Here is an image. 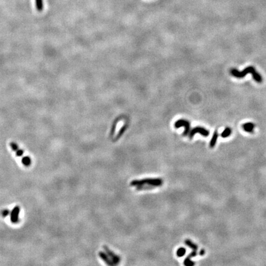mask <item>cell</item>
Here are the masks:
<instances>
[{
  "label": "cell",
  "instance_id": "18",
  "mask_svg": "<svg viewBox=\"0 0 266 266\" xmlns=\"http://www.w3.org/2000/svg\"><path fill=\"white\" fill-rule=\"evenodd\" d=\"M9 211L8 210H4L3 212V216L4 217H6L7 216V215H8L9 214Z\"/></svg>",
  "mask_w": 266,
  "mask_h": 266
},
{
  "label": "cell",
  "instance_id": "13",
  "mask_svg": "<svg viewBox=\"0 0 266 266\" xmlns=\"http://www.w3.org/2000/svg\"><path fill=\"white\" fill-rule=\"evenodd\" d=\"M186 249H185L184 248H180L177 249V251L176 252V254L177 256L180 257L184 256L185 255V254H186Z\"/></svg>",
  "mask_w": 266,
  "mask_h": 266
},
{
  "label": "cell",
  "instance_id": "2",
  "mask_svg": "<svg viewBox=\"0 0 266 266\" xmlns=\"http://www.w3.org/2000/svg\"><path fill=\"white\" fill-rule=\"evenodd\" d=\"M163 181L161 179H144L142 180H134L131 181V186H137L141 185L147 184L149 186H153L154 187L160 186L162 185Z\"/></svg>",
  "mask_w": 266,
  "mask_h": 266
},
{
  "label": "cell",
  "instance_id": "7",
  "mask_svg": "<svg viewBox=\"0 0 266 266\" xmlns=\"http://www.w3.org/2000/svg\"><path fill=\"white\" fill-rule=\"evenodd\" d=\"M99 255L100 256V257L101 258V259L105 262V263L107 264V265H115L114 263H113V262L112 261V259H111L109 258V257L108 256V255H107V254L105 253H104L102 251H101V252H99Z\"/></svg>",
  "mask_w": 266,
  "mask_h": 266
},
{
  "label": "cell",
  "instance_id": "10",
  "mask_svg": "<svg viewBox=\"0 0 266 266\" xmlns=\"http://www.w3.org/2000/svg\"><path fill=\"white\" fill-rule=\"evenodd\" d=\"M185 243H186V245H187L188 247L192 249L193 250H195V251H196L198 249V246L196 244H195L194 243H193L191 240H185Z\"/></svg>",
  "mask_w": 266,
  "mask_h": 266
},
{
  "label": "cell",
  "instance_id": "17",
  "mask_svg": "<svg viewBox=\"0 0 266 266\" xmlns=\"http://www.w3.org/2000/svg\"><path fill=\"white\" fill-rule=\"evenodd\" d=\"M15 153H16L17 155L19 157H21L23 155V151L19 148H18V149L16 150V151H15Z\"/></svg>",
  "mask_w": 266,
  "mask_h": 266
},
{
  "label": "cell",
  "instance_id": "4",
  "mask_svg": "<svg viewBox=\"0 0 266 266\" xmlns=\"http://www.w3.org/2000/svg\"><path fill=\"white\" fill-rule=\"evenodd\" d=\"M176 128H179L181 126H184L185 128V131L184 132V136H187L189 133L190 131V123L185 119H179L175 123L174 125Z\"/></svg>",
  "mask_w": 266,
  "mask_h": 266
},
{
  "label": "cell",
  "instance_id": "8",
  "mask_svg": "<svg viewBox=\"0 0 266 266\" xmlns=\"http://www.w3.org/2000/svg\"><path fill=\"white\" fill-rule=\"evenodd\" d=\"M254 125L253 123H246L242 125L243 129L246 132L248 133H253L254 128Z\"/></svg>",
  "mask_w": 266,
  "mask_h": 266
},
{
  "label": "cell",
  "instance_id": "3",
  "mask_svg": "<svg viewBox=\"0 0 266 266\" xmlns=\"http://www.w3.org/2000/svg\"><path fill=\"white\" fill-rule=\"evenodd\" d=\"M196 133H200V134H202V136H205V137L208 136H209V134H210L209 131L206 129L205 128H203V127L198 126V127H195V128H193L191 130V131H190V133L189 134L190 138L192 139L193 137L194 136V135L195 134H196Z\"/></svg>",
  "mask_w": 266,
  "mask_h": 266
},
{
  "label": "cell",
  "instance_id": "9",
  "mask_svg": "<svg viewBox=\"0 0 266 266\" xmlns=\"http://www.w3.org/2000/svg\"><path fill=\"white\" fill-rule=\"evenodd\" d=\"M218 133L217 131H215L213 135V137H212L211 138V139L210 141V147L211 148H213L214 146L216 145V142H217V141H218Z\"/></svg>",
  "mask_w": 266,
  "mask_h": 266
},
{
  "label": "cell",
  "instance_id": "19",
  "mask_svg": "<svg viewBox=\"0 0 266 266\" xmlns=\"http://www.w3.org/2000/svg\"><path fill=\"white\" fill-rule=\"evenodd\" d=\"M205 250H204V249H202L201 251H200V255H201V256H203V255H204V254H205Z\"/></svg>",
  "mask_w": 266,
  "mask_h": 266
},
{
  "label": "cell",
  "instance_id": "11",
  "mask_svg": "<svg viewBox=\"0 0 266 266\" xmlns=\"http://www.w3.org/2000/svg\"><path fill=\"white\" fill-rule=\"evenodd\" d=\"M231 133H232V129H231V128H229V127H227V128H226V129L223 131L221 136L223 138H226L229 137L231 134Z\"/></svg>",
  "mask_w": 266,
  "mask_h": 266
},
{
  "label": "cell",
  "instance_id": "15",
  "mask_svg": "<svg viewBox=\"0 0 266 266\" xmlns=\"http://www.w3.org/2000/svg\"><path fill=\"white\" fill-rule=\"evenodd\" d=\"M22 163L25 166H29L31 165V159L29 157H24L22 159Z\"/></svg>",
  "mask_w": 266,
  "mask_h": 266
},
{
  "label": "cell",
  "instance_id": "1",
  "mask_svg": "<svg viewBox=\"0 0 266 266\" xmlns=\"http://www.w3.org/2000/svg\"><path fill=\"white\" fill-rule=\"evenodd\" d=\"M249 73L251 74L253 77V79L255 80L256 82L258 83H261L263 82V77H262V76L259 73L256 72V69L252 66H249L247 68H246L245 70L242 72H239L235 68H232L230 70L231 75L236 77V78H243L246 75H247Z\"/></svg>",
  "mask_w": 266,
  "mask_h": 266
},
{
  "label": "cell",
  "instance_id": "16",
  "mask_svg": "<svg viewBox=\"0 0 266 266\" xmlns=\"http://www.w3.org/2000/svg\"><path fill=\"white\" fill-rule=\"evenodd\" d=\"M155 188L154 186H142V185L141 186H137L136 187V189L141 190H150V189H152V188Z\"/></svg>",
  "mask_w": 266,
  "mask_h": 266
},
{
  "label": "cell",
  "instance_id": "14",
  "mask_svg": "<svg viewBox=\"0 0 266 266\" xmlns=\"http://www.w3.org/2000/svg\"><path fill=\"white\" fill-rule=\"evenodd\" d=\"M190 259H191L190 257L187 256L184 260V264L185 265H186V266H193V265H194L195 263H194V262H193L192 261H191Z\"/></svg>",
  "mask_w": 266,
  "mask_h": 266
},
{
  "label": "cell",
  "instance_id": "12",
  "mask_svg": "<svg viewBox=\"0 0 266 266\" xmlns=\"http://www.w3.org/2000/svg\"><path fill=\"white\" fill-rule=\"evenodd\" d=\"M36 7L37 10L41 12L43 9V1L42 0H36Z\"/></svg>",
  "mask_w": 266,
  "mask_h": 266
},
{
  "label": "cell",
  "instance_id": "5",
  "mask_svg": "<svg viewBox=\"0 0 266 266\" xmlns=\"http://www.w3.org/2000/svg\"><path fill=\"white\" fill-rule=\"evenodd\" d=\"M103 248L104 249H105V251L107 252L109 256H110L111 258V259H112L115 265H116L118 263H119V261H120V258H119L118 256L116 255V254H115L114 253L111 251V250H110L109 248H108L106 246H103Z\"/></svg>",
  "mask_w": 266,
  "mask_h": 266
},
{
  "label": "cell",
  "instance_id": "6",
  "mask_svg": "<svg viewBox=\"0 0 266 266\" xmlns=\"http://www.w3.org/2000/svg\"><path fill=\"white\" fill-rule=\"evenodd\" d=\"M20 213V208L15 206L11 213V221L13 223H16L19 219V214Z\"/></svg>",
  "mask_w": 266,
  "mask_h": 266
}]
</instances>
